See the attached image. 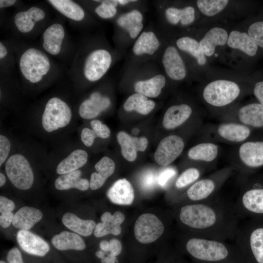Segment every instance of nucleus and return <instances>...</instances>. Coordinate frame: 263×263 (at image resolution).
I'll use <instances>...</instances> for the list:
<instances>
[{"mask_svg": "<svg viewBox=\"0 0 263 263\" xmlns=\"http://www.w3.org/2000/svg\"><path fill=\"white\" fill-rule=\"evenodd\" d=\"M48 1L59 12L70 19L80 21L85 16L83 9L72 0H49Z\"/></svg>", "mask_w": 263, "mask_h": 263, "instance_id": "nucleus-36", "label": "nucleus"}, {"mask_svg": "<svg viewBox=\"0 0 263 263\" xmlns=\"http://www.w3.org/2000/svg\"><path fill=\"white\" fill-rule=\"evenodd\" d=\"M166 82V78L163 75H157L148 79L136 82L134 90L146 97L154 98L160 94Z\"/></svg>", "mask_w": 263, "mask_h": 263, "instance_id": "nucleus-28", "label": "nucleus"}, {"mask_svg": "<svg viewBox=\"0 0 263 263\" xmlns=\"http://www.w3.org/2000/svg\"><path fill=\"white\" fill-rule=\"evenodd\" d=\"M176 174V171L171 168H166L162 170L157 176V183L160 186L163 187Z\"/></svg>", "mask_w": 263, "mask_h": 263, "instance_id": "nucleus-45", "label": "nucleus"}, {"mask_svg": "<svg viewBox=\"0 0 263 263\" xmlns=\"http://www.w3.org/2000/svg\"><path fill=\"white\" fill-rule=\"evenodd\" d=\"M207 171H209L207 169L199 165L189 167L178 176L174 182V186L178 189H181L188 187L189 188L202 177Z\"/></svg>", "mask_w": 263, "mask_h": 263, "instance_id": "nucleus-35", "label": "nucleus"}, {"mask_svg": "<svg viewBox=\"0 0 263 263\" xmlns=\"http://www.w3.org/2000/svg\"><path fill=\"white\" fill-rule=\"evenodd\" d=\"M88 157V153L85 150H75L58 164L56 172L62 175L77 170L85 165Z\"/></svg>", "mask_w": 263, "mask_h": 263, "instance_id": "nucleus-32", "label": "nucleus"}, {"mask_svg": "<svg viewBox=\"0 0 263 263\" xmlns=\"http://www.w3.org/2000/svg\"><path fill=\"white\" fill-rule=\"evenodd\" d=\"M107 195L112 202L121 205H131L134 198V189L125 178L115 181L109 189Z\"/></svg>", "mask_w": 263, "mask_h": 263, "instance_id": "nucleus-23", "label": "nucleus"}, {"mask_svg": "<svg viewBox=\"0 0 263 263\" xmlns=\"http://www.w3.org/2000/svg\"><path fill=\"white\" fill-rule=\"evenodd\" d=\"M6 178L3 174L0 173V187H2L5 184Z\"/></svg>", "mask_w": 263, "mask_h": 263, "instance_id": "nucleus-58", "label": "nucleus"}, {"mask_svg": "<svg viewBox=\"0 0 263 263\" xmlns=\"http://www.w3.org/2000/svg\"><path fill=\"white\" fill-rule=\"evenodd\" d=\"M80 137L82 142L86 146L91 147L97 136L92 129L84 128L81 131Z\"/></svg>", "mask_w": 263, "mask_h": 263, "instance_id": "nucleus-47", "label": "nucleus"}, {"mask_svg": "<svg viewBox=\"0 0 263 263\" xmlns=\"http://www.w3.org/2000/svg\"><path fill=\"white\" fill-rule=\"evenodd\" d=\"M112 63L110 53L104 49H97L92 52L85 59L83 73L90 81L100 79L107 72Z\"/></svg>", "mask_w": 263, "mask_h": 263, "instance_id": "nucleus-16", "label": "nucleus"}, {"mask_svg": "<svg viewBox=\"0 0 263 263\" xmlns=\"http://www.w3.org/2000/svg\"><path fill=\"white\" fill-rule=\"evenodd\" d=\"M92 130L95 132L97 137L101 138H107L111 134V131L109 127L101 123L98 120H93L91 122Z\"/></svg>", "mask_w": 263, "mask_h": 263, "instance_id": "nucleus-41", "label": "nucleus"}, {"mask_svg": "<svg viewBox=\"0 0 263 263\" xmlns=\"http://www.w3.org/2000/svg\"><path fill=\"white\" fill-rule=\"evenodd\" d=\"M117 139L121 146V153L127 160L134 161L137 157V150L133 140V137L124 131L119 132Z\"/></svg>", "mask_w": 263, "mask_h": 263, "instance_id": "nucleus-38", "label": "nucleus"}, {"mask_svg": "<svg viewBox=\"0 0 263 263\" xmlns=\"http://www.w3.org/2000/svg\"><path fill=\"white\" fill-rule=\"evenodd\" d=\"M96 7L95 12L101 18L109 19L116 14L117 10L115 7L108 5L103 2Z\"/></svg>", "mask_w": 263, "mask_h": 263, "instance_id": "nucleus-42", "label": "nucleus"}, {"mask_svg": "<svg viewBox=\"0 0 263 263\" xmlns=\"http://www.w3.org/2000/svg\"><path fill=\"white\" fill-rule=\"evenodd\" d=\"M16 0H0V7H7L13 5Z\"/></svg>", "mask_w": 263, "mask_h": 263, "instance_id": "nucleus-54", "label": "nucleus"}, {"mask_svg": "<svg viewBox=\"0 0 263 263\" xmlns=\"http://www.w3.org/2000/svg\"><path fill=\"white\" fill-rule=\"evenodd\" d=\"M253 94L259 103L263 106V81L255 83L253 88Z\"/></svg>", "mask_w": 263, "mask_h": 263, "instance_id": "nucleus-51", "label": "nucleus"}, {"mask_svg": "<svg viewBox=\"0 0 263 263\" xmlns=\"http://www.w3.org/2000/svg\"><path fill=\"white\" fill-rule=\"evenodd\" d=\"M234 244L242 263L251 258L256 263H263V224L252 222L239 224Z\"/></svg>", "mask_w": 263, "mask_h": 263, "instance_id": "nucleus-4", "label": "nucleus"}, {"mask_svg": "<svg viewBox=\"0 0 263 263\" xmlns=\"http://www.w3.org/2000/svg\"><path fill=\"white\" fill-rule=\"evenodd\" d=\"M162 62L166 74L172 80L180 81L186 77V65L175 46L169 45L165 49Z\"/></svg>", "mask_w": 263, "mask_h": 263, "instance_id": "nucleus-17", "label": "nucleus"}, {"mask_svg": "<svg viewBox=\"0 0 263 263\" xmlns=\"http://www.w3.org/2000/svg\"><path fill=\"white\" fill-rule=\"evenodd\" d=\"M72 118V112L66 103L58 97L50 99L42 116V125L47 132L66 126Z\"/></svg>", "mask_w": 263, "mask_h": 263, "instance_id": "nucleus-10", "label": "nucleus"}, {"mask_svg": "<svg viewBox=\"0 0 263 263\" xmlns=\"http://www.w3.org/2000/svg\"><path fill=\"white\" fill-rule=\"evenodd\" d=\"M99 246L101 249L104 252H108L109 248V242L106 241H102L100 243Z\"/></svg>", "mask_w": 263, "mask_h": 263, "instance_id": "nucleus-55", "label": "nucleus"}, {"mask_svg": "<svg viewBox=\"0 0 263 263\" xmlns=\"http://www.w3.org/2000/svg\"><path fill=\"white\" fill-rule=\"evenodd\" d=\"M226 45L233 50L244 53L249 56H254L258 49L247 33L239 30H233L229 33Z\"/></svg>", "mask_w": 263, "mask_h": 263, "instance_id": "nucleus-22", "label": "nucleus"}, {"mask_svg": "<svg viewBox=\"0 0 263 263\" xmlns=\"http://www.w3.org/2000/svg\"><path fill=\"white\" fill-rule=\"evenodd\" d=\"M5 170L8 179L17 188L26 190L32 187L33 172L28 161L22 155H11L6 162Z\"/></svg>", "mask_w": 263, "mask_h": 263, "instance_id": "nucleus-9", "label": "nucleus"}, {"mask_svg": "<svg viewBox=\"0 0 263 263\" xmlns=\"http://www.w3.org/2000/svg\"><path fill=\"white\" fill-rule=\"evenodd\" d=\"M8 263H24L19 250L17 248H13L9 250L7 255Z\"/></svg>", "mask_w": 263, "mask_h": 263, "instance_id": "nucleus-48", "label": "nucleus"}, {"mask_svg": "<svg viewBox=\"0 0 263 263\" xmlns=\"http://www.w3.org/2000/svg\"><path fill=\"white\" fill-rule=\"evenodd\" d=\"M106 254L103 251H97L95 253V255L96 257L100 259H102L105 256Z\"/></svg>", "mask_w": 263, "mask_h": 263, "instance_id": "nucleus-59", "label": "nucleus"}, {"mask_svg": "<svg viewBox=\"0 0 263 263\" xmlns=\"http://www.w3.org/2000/svg\"><path fill=\"white\" fill-rule=\"evenodd\" d=\"M247 34L258 46L263 49V21L251 24L248 27Z\"/></svg>", "mask_w": 263, "mask_h": 263, "instance_id": "nucleus-39", "label": "nucleus"}, {"mask_svg": "<svg viewBox=\"0 0 263 263\" xmlns=\"http://www.w3.org/2000/svg\"><path fill=\"white\" fill-rule=\"evenodd\" d=\"M204 117L203 113L196 112L194 107L182 103L173 104L166 111L163 119V126L168 130H173L180 127L192 117Z\"/></svg>", "mask_w": 263, "mask_h": 263, "instance_id": "nucleus-15", "label": "nucleus"}, {"mask_svg": "<svg viewBox=\"0 0 263 263\" xmlns=\"http://www.w3.org/2000/svg\"><path fill=\"white\" fill-rule=\"evenodd\" d=\"M81 172L79 170L63 174L58 176L55 182V186L58 190H66L71 188L85 191L90 187V182L81 178Z\"/></svg>", "mask_w": 263, "mask_h": 263, "instance_id": "nucleus-29", "label": "nucleus"}, {"mask_svg": "<svg viewBox=\"0 0 263 263\" xmlns=\"http://www.w3.org/2000/svg\"><path fill=\"white\" fill-rule=\"evenodd\" d=\"M229 33L220 26H214L208 29L199 41V44L207 57H212L217 48L226 45Z\"/></svg>", "mask_w": 263, "mask_h": 263, "instance_id": "nucleus-18", "label": "nucleus"}, {"mask_svg": "<svg viewBox=\"0 0 263 263\" xmlns=\"http://www.w3.org/2000/svg\"><path fill=\"white\" fill-rule=\"evenodd\" d=\"M239 195L233 204L238 219L250 215L263 214V187L252 183L245 178H239Z\"/></svg>", "mask_w": 263, "mask_h": 263, "instance_id": "nucleus-8", "label": "nucleus"}, {"mask_svg": "<svg viewBox=\"0 0 263 263\" xmlns=\"http://www.w3.org/2000/svg\"><path fill=\"white\" fill-rule=\"evenodd\" d=\"M167 21L172 25L180 23L182 26H188L193 23L196 19V10L191 5L179 8L171 6L165 10Z\"/></svg>", "mask_w": 263, "mask_h": 263, "instance_id": "nucleus-27", "label": "nucleus"}, {"mask_svg": "<svg viewBox=\"0 0 263 263\" xmlns=\"http://www.w3.org/2000/svg\"><path fill=\"white\" fill-rule=\"evenodd\" d=\"M94 168L97 172L91 174L90 181V188L92 190L100 188L113 173L115 163L110 157L104 156L95 165Z\"/></svg>", "mask_w": 263, "mask_h": 263, "instance_id": "nucleus-24", "label": "nucleus"}, {"mask_svg": "<svg viewBox=\"0 0 263 263\" xmlns=\"http://www.w3.org/2000/svg\"><path fill=\"white\" fill-rule=\"evenodd\" d=\"M15 207L13 201L7 198L0 196V215H7L13 213L12 212Z\"/></svg>", "mask_w": 263, "mask_h": 263, "instance_id": "nucleus-46", "label": "nucleus"}, {"mask_svg": "<svg viewBox=\"0 0 263 263\" xmlns=\"http://www.w3.org/2000/svg\"><path fill=\"white\" fill-rule=\"evenodd\" d=\"M17 240L21 249L31 255L42 257L50 249L48 244L43 239L28 230L19 231Z\"/></svg>", "mask_w": 263, "mask_h": 263, "instance_id": "nucleus-19", "label": "nucleus"}, {"mask_svg": "<svg viewBox=\"0 0 263 263\" xmlns=\"http://www.w3.org/2000/svg\"><path fill=\"white\" fill-rule=\"evenodd\" d=\"M221 151L220 146L216 143L199 142L188 150L187 157L195 165L204 167L210 170L216 167Z\"/></svg>", "mask_w": 263, "mask_h": 263, "instance_id": "nucleus-12", "label": "nucleus"}, {"mask_svg": "<svg viewBox=\"0 0 263 263\" xmlns=\"http://www.w3.org/2000/svg\"><path fill=\"white\" fill-rule=\"evenodd\" d=\"M155 106V103L153 100L148 99L142 104L136 112L143 115H146L154 108Z\"/></svg>", "mask_w": 263, "mask_h": 263, "instance_id": "nucleus-50", "label": "nucleus"}, {"mask_svg": "<svg viewBox=\"0 0 263 263\" xmlns=\"http://www.w3.org/2000/svg\"><path fill=\"white\" fill-rule=\"evenodd\" d=\"M185 146V141L182 136L169 135L160 142L154 154V159L160 166H168L181 155Z\"/></svg>", "mask_w": 263, "mask_h": 263, "instance_id": "nucleus-14", "label": "nucleus"}, {"mask_svg": "<svg viewBox=\"0 0 263 263\" xmlns=\"http://www.w3.org/2000/svg\"><path fill=\"white\" fill-rule=\"evenodd\" d=\"M125 215L121 212L117 211L112 215L105 212L101 216V223L96 225L94 235L96 237H101L110 234L118 235L121 233L120 225L125 220Z\"/></svg>", "mask_w": 263, "mask_h": 263, "instance_id": "nucleus-21", "label": "nucleus"}, {"mask_svg": "<svg viewBox=\"0 0 263 263\" xmlns=\"http://www.w3.org/2000/svg\"><path fill=\"white\" fill-rule=\"evenodd\" d=\"M7 50L1 42H0V58H3L7 55Z\"/></svg>", "mask_w": 263, "mask_h": 263, "instance_id": "nucleus-57", "label": "nucleus"}, {"mask_svg": "<svg viewBox=\"0 0 263 263\" xmlns=\"http://www.w3.org/2000/svg\"><path fill=\"white\" fill-rule=\"evenodd\" d=\"M51 241L53 245L59 250H82L85 248L84 241L80 236L67 231L55 235Z\"/></svg>", "mask_w": 263, "mask_h": 263, "instance_id": "nucleus-30", "label": "nucleus"}, {"mask_svg": "<svg viewBox=\"0 0 263 263\" xmlns=\"http://www.w3.org/2000/svg\"><path fill=\"white\" fill-rule=\"evenodd\" d=\"M42 215V212L37 208L23 207L14 214L12 225L20 230H28L41 219Z\"/></svg>", "mask_w": 263, "mask_h": 263, "instance_id": "nucleus-25", "label": "nucleus"}, {"mask_svg": "<svg viewBox=\"0 0 263 263\" xmlns=\"http://www.w3.org/2000/svg\"><path fill=\"white\" fill-rule=\"evenodd\" d=\"M133 140L137 151H144L147 148L148 141L145 137H133Z\"/></svg>", "mask_w": 263, "mask_h": 263, "instance_id": "nucleus-52", "label": "nucleus"}, {"mask_svg": "<svg viewBox=\"0 0 263 263\" xmlns=\"http://www.w3.org/2000/svg\"><path fill=\"white\" fill-rule=\"evenodd\" d=\"M147 100V97L136 93L130 95L124 103L123 108L127 112L132 111L136 112Z\"/></svg>", "mask_w": 263, "mask_h": 263, "instance_id": "nucleus-40", "label": "nucleus"}, {"mask_svg": "<svg viewBox=\"0 0 263 263\" xmlns=\"http://www.w3.org/2000/svg\"><path fill=\"white\" fill-rule=\"evenodd\" d=\"M200 142L224 143L236 145L250 139L251 128L232 121H222L218 124H203L197 132Z\"/></svg>", "mask_w": 263, "mask_h": 263, "instance_id": "nucleus-5", "label": "nucleus"}, {"mask_svg": "<svg viewBox=\"0 0 263 263\" xmlns=\"http://www.w3.org/2000/svg\"><path fill=\"white\" fill-rule=\"evenodd\" d=\"M62 222L67 228L83 236L91 235L96 226L93 220H82L70 212L63 215Z\"/></svg>", "mask_w": 263, "mask_h": 263, "instance_id": "nucleus-33", "label": "nucleus"}, {"mask_svg": "<svg viewBox=\"0 0 263 263\" xmlns=\"http://www.w3.org/2000/svg\"><path fill=\"white\" fill-rule=\"evenodd\" d=\"M99 2H103L108 5L116 7L118 5L117 0H95Z\"/></svg>", "mask_w": 263, "mask_h": 263, "instance_id": "nucleus-56", "label": "nucleus"}, {"mask_svg": "<svg viewBox=\"0 0 263 263\" xmlns=\"http://www.w3.org/2000/svg\"><path fill=\"white\" fill-rule=\"evenodd\" d=\"M117 262L116 257L110 253L101 259V263H116Z\"/></svg>", "mask_w": 263, "mask_h": 263, "instance_id": "nucleus-53", "label": "nucleus"}, {"mask_svg": "<svg viewBox=\"0 0 263 263\" xmlns=\"http://www.w3.org/2000/svg\"><path fill=\"white\" fill-rule=\"evenodd\" d=\"M218 119L238 122L250 128H263V106L260 103L239 104Z\"/></svg>", "mask_w": 263, "mask_h": 263, "instance_id": "nucleus-11", "label": "nucleus"}, {"mask_svg": "<svg viewBox=\"0 0 263 263\" xmlns=\"http://www.w3.org/2000/svg\"><path fill=\"white\" fill-rule=\"evenodd\" d=\"M111 104L107 96H103L98 92L93 93L90 98L86 99L79 106V115L85 119H93L106 110Z\"/></svg>", "mask_w": 263, "mask_h": 263, "instance_id": "nucleus-20", "label": "nucleus"}, {"mask_svg": "<svg viewBox=\"0 0 263 263\" xmlns=\"http://www.w3.org/2000/svg\"><path fill=\"white\" fill-rule=\"evenodd\" d=\"M157 182V177L155 173L148 171L142 176L141 185L144 189L150 190L154 188Z\"/></svg>", "mask_w": 263, "mask_h": 263, "instance_id": "nucleus-43", "label": "nucleus"}, {"mask_svg": "<svg viewBox=\"0 0 263 263\" xmlns=\"http://www.w3.org/2000/svg\"><path fill=\"white\" fill-rule=\"evenodd\" d=\"M117 1L118 3H119L121 5H125L126 4H128L131 2H134L136 1V0H117Z\"/></svg>", "mask_w": 263, "mask_h": 263, "instance_id": "nucleus-60", "label": "nucleus"}, {"mask_svg": "<svg viewBox=\"0 0 263 263\" xmlns=\"http://www.w3.org/2000/svg\"><path fill=\"white\" fill-rule=\"evenodd\" d=\"M159 47V41L155 34L151 31L142 32L135 42L133 52L137 56L153 54Z\"/></svg>", "mask_w": 263, "mask_h": 263, "instance_id": "nucleus-34", "label": "nucleus"}, {"mask_svg": "<svg viewBox=\"0 0 263 263\" xmlns=\"http://www.w3.org/2000/svg\"><path fill=\"white\" fill-rule=\"evenodd\" d=\"M143 16L137 10H133L121 15L117 23L121 28L125 29L132 38H136L143 28Z\"/></svg>", "mask_w": 263, "mask_h": 263, "instance_id": "nucleus-31", "label": "nucleus"}, {"mask_svg": "<svg viewBox=\"0 0 263 263\" xmlns=\"http://www.w3.org/2000/svg\"><path fill=\"white\" fill-rule=\"evenodd\" d=\"M0 263H6L3 261H0Z\"/></svg>", "mask_w": 263, "mask_h": 263, "instance_id": "nucleus-61", "label": "nucleus"}, {"mask_svg": "<svg viewBox=\"0 0 263 263\" xmlns=\"http://www.w3.org/2000/svg\"><path fill=\"white\" fill-rule=\"evenodd\" d=\"M176 46L192 56L199 66L203 67L207 65V58L196 39L188 36L182 37L176 40Z\"/></svg>", "mask_w": 263, "mask_h": 263, "instance_id": "nucleus-26", "label": "nucleus"}, {"mask_svg": "<svg viewBox=\"0 0 263 263\" xmlns=\"http://www.w3.org/2000/svg\"><path fill=\"white\" fill-rule=\"evenodd\" d=\"M185 248L198 263H242L236 246L227 241L192 236Z\"/></svg>", "mask_w": 263, "mask_h": 263, "instance_id": "nucleus-3", "label": "nucleus"}, {"mask_svg": "<svg viewBox=\"0 0 263 263\" xmlns=\"http://www.w3.org/2000/svg\"><path fill=\"white\" fill-rule=\"evenodd\" d=\"M234 172L230 165L221 168L194 183L188 188L186 195L191 203L211 199L218 195L224 184Z\"/></svg>", "mask_w": 263, "mask_h": 263, "instance_id": "nucleus-7", "label": "nucleus"}, {"mask_svg": "<svg viewBox=\"0 0 263 263\" xmlns=\"http://www.w3.org/2000/svg\"><path fill=\"white\" fill-rule=\"evenodd\" d=\"M11 144L9 139L3 135H0V165L7 158L10 150Z\"/></svg>", "mask_w": 263, "mask_h": 263, "instance_id": "nucleus-44", "label": "nucleus"}, {"mask_svg": "<svg viewBox=\"0 0 263 263\" xmlns=\"http://www.w3.org/2000/svg\"><path fill=\"white\" fill-rule=\"evenodd\" d=\"M230 1L228 0H198L196 6L199 11L206 17H213L226 9Z\"/></svg>", "mask_w": 263, "mask_h": 263, "instance_id": "nucleus-37", "label": "nucleus"}, {"mask_svg": "<svg viewBox=\"0 0 263 263\" xmlns=\"http://www.w3.org/2000/svg\"><path fill=\"white\" fill-rule=\"evenodd\" d=\"M244 92L242 82L229 78H217L201 87L200 97L210 114L218 119L239 104Z\"/></svg>", "mask_w": 263, "mask_h": 263, "instance_id": "nucleus-2", "label": "nucleus"}, {"mask_svg": "<svg viewBox=\"0 0 263 263\" xmlns=\"http://www.w3.org/2000/svg\"><path fill=\"white\" fill-rule=\"evenodd\" d=\"M122 249V244L118 240L113 239L110 241L108 252H110L113 255L116 257L120 254Z\"/></svg>", "mask_w": 263, "mask_h": 263, "instance_id": "nucleus-49", "label": "nucleus"}, {"mask_svg": "<svg viewBox=\"0 0 263 263\" xmlns=\"http://www.w3.org/2000/svg\"><path fill=\"white\" fill-rule=\"evenodd\" d=\"M178 218L193 236L227 242L234 241L239 224L233 204L218 195L182 206Z\"/></svg>", "mask_w": 263, "mask_h": 263, "instance_id": "nucleus-1", "label": "nucleus"}, {"mask_svg": "<svg viewBox=\"0 0 263 263\" xmlns=\"http://www.w3.org/2000/svg\"><path fill=\"white\" fill-rule=\"evenodd\" d=\"M164 226L157 217L151 213H144L136 220L134 235L136 240L142 244L154 242L163 234Z\"/></svg>", "mask_w": 263, "mask_h": 263, "instance_id": "nucleus-13", "label": "nucleus"}, {"mask_svg": "<svg viewBox=\"0 0 263 263\" xmlns=\"http://www.w3.org/2000/svg\"><path fill=\"white\" fill-rule=\"evenodd\" d=\"M229 165L239 177L248 175L249 172L263 166V140L250 139L234 145L229 154Z\"/></svg>", "mask_w": 263, "mask_h": 263, "instance_id": "nucleus-6", "label": "nucleus"}]
</instances>
